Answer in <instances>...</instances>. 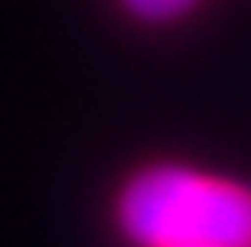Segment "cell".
Instances as JSON below:
<instances>
[{"label":"cell","mask_w":251,"mask_h":247,"mask_svg":"<svg viewBox=\"0 0 251 247\" xmlns=\"http://www.w3.org/2000/svg\"><path fill=\"white\" fill-rule=\"evenodd\" d=\"M111 217L131 247H251V184L157 160L124 177Z\"/></svg>","instance_id":"obj_1"},{"label":"cell","mask_w":251,"mask_h":247,"mask_svg":"<svg viewBox=\"0 0 251 247\" xmlns=\"http://www.w3.org/2000/svg\"><path fill=\"white\" fill-rule=\"evenodd\" d=\"M117 7L127 14V17L141 20V23H174V20H184L188 14L198 10L201 0H114Z\"/></svg>","instance_id":"obj_2"}]
</instances>
